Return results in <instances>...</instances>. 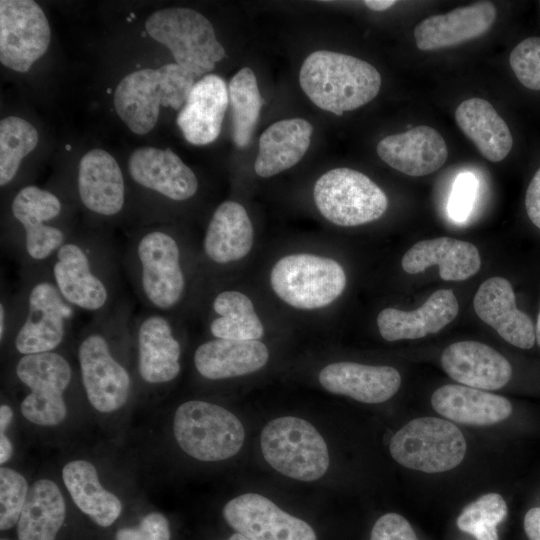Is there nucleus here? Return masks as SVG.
Listing matches in <instances>:
<instances>
[{
  "instance_id": "50",
  "label": "nucleus",
  "mask_w": 540,
  "mask_h": 540,
  "mask_svg": "<svg viewBox=\"0 0 540 540\" xmlns=\"http://www.w3.org/2000/svg\"><path fill=\"white\" fill-rule=\"evenodd\" d=\"M13 417V411L8 405L0 407V433H4Z\"/></svg>"
},
{
  "instance_id": "30",
  "label": "nucleus",
  "mask_w": 540,
  "mask_h": 540,
  "mask_svg": "<svg viewBox=\"0 0 540 540\" xmlns=\"http://www.w3.org/2000/svg\"><path fill=\"white\" fill-rule=\"evenodd\" d=\"M269 352L259 340L212 339L200 344L194 352L197 372L209 380L246 375L261 369Z\"/></svg>"
},
{
  "instance_id": "51",
  "label": "nucleus",
  "mask_w": 540,
  "mask_h": 540,
  "mask_svg": "<svg viewBox=\"0 0 540 540\" xmlns=\"http://www.w3.org/2000/svg\"><path fill=\"white\" fill-rule=\"evenodd\" d=\"M535 334H536V342L538 346L540 347V310H539L537 321H536Z\"/></svg>"
},
{
  "instance_id": "21",
  "label": "nucleus",
  "mask_w": 540,
  "mask_h": 540,
  "mask_svg": "<svg viewBox=\"0 0 540 540\" xmlns=\"http://www.w3.org/2000/svg\"><path fill=\"white\" fill-rule=\"evenodd\" d=\"M377 154L390 167L409 176H425L446 162L448 149L434 128L420 125L379 141Z\"/></svg>"
},
{
  "instance_id": "20",
  "label": "nucleus",
  "mask_w": 540,
  "mask_h": 540,
  "mask_svg": "<svg viewBox=\"0 0 540 540\" xmlns=\"http://www.w3.org/2000/svg\"><path fill=\"white\" fill-rule=\"evenodd\" d=\"M473 306L477 316L508 343L530 349L536 341L532 319L516 307L511 283L503 277H491L478 288Z\"/></svg>"
},
{
  "instance_id": "41",
  "label": "nucleus",
  "mask_w": 540,
  "mask_h": 540,
  "mask_svg": "<svg viewBox=\"0 0 540 540\" xmlns=\"http://www.w3.org/2000/svg\"><path fill=\"white\" fill-rule=\"evenodd\" d=\"M478 187L476 177L470 172L460 173L448 201V214L456 222H463L469 216Z\"/></svg>"
},
{
  "instance_id": "1",
  "label": "nucleus",
  "mask_w": 540,
  "mask_h": 540,
  "mask_svg": "<svg viewBox=\"0 0 540 540\" xmlns=\"http://www.w3.org/2000/svg\"><path fill=\"white\" fill-rule=\"evenodd\" d=\"M47 268L63 298L76 311L96 316L111 310L127 296L121 248L103 233L74 232Z\"/></svg>"
},
{
  "instance_id": "10",
  "label": "nucleus",
  "mask_w": 540,
  "mask_h": 540,
  "mask_svg": "<svg viewBox=\"0 0 540 540\" xmlns=\"http://www.w3.org/2000/svg\"><path fill=\"white\" fill-rule=\"evenodd\" d=\"M260 443L269 465L292 479L314 481L328 469L325 440L311 423L301 418L284 416L268 422Z\"/></svg>"
},
{
  "instance_id": "9",
  "label": "nucleus",
  "mask_w": 540,
  "mask_h": 540,
  "mask_svg": "<svg viewBox=\"0 0 540 540\" xmlns=\"http://www.w3.org/2000/svg\"><path fill=\"white\" fill-rule=\"evenodd\" d=\"M173 431L180 448L201 461L234 456L245 438L243 425L233 413L201 400H190L177 408Z\"/></svg>"
},
{
  "instance_id": "17",
  "label": "nucleus",
  "mask_w": 540,
  "mask_h": 540,
  "mask_svg": "<svg viewBox=\"0 0 540 540\" xmlns=\"http://www.w3.org/2000/svg\"><path fill=\"white\" fill-rule=\"evenodd\" d=\"M223 516L237 533L249 540H317L308 523L260 494L233 498L224 506Z\"/></svg>"
},
{
  "instance_id": "2",
  "label": "nucleus",
  "mask_w": 540,
  "mask_h": 540,
  "mask_svg": "<svg viewBox=\"0 0 540 540\" xmlns=\"http://www.w3.org/2000/svg\"><path fill=\"white\" fill-rule=\"evenodd\" d=\"M133 303L127 295L111 310L92 316L77 342L81 383L89 403L109 413L123 407L130 396L132 378L116 349L130 334Z\"/></svg>"
},
{
  "instance_id": "32",
  "label": "nucleus",
  "mask_w": 540,
  "mask_h": 540,
  "mask_svg": "<svg viewBox=\"0 0 540 540\" xmlns=\"http://www.w3.org/2000/svg\"><path fill=\"white\" fill-rule=\"evenodd\" d=\"M455 120L487 160L500 162L511 151L510 129L487 100L470 98L461 102L455 111Z\"/></svg>"
},
{
  "instance_id": "28",
  "label": "nucleus",
  "mask_w": 540,
  "mask_h": 540,
  "mask_svg": "<svg viewBox=\"0 0 540 540\" xmlns=\"http://www.w3.org/2000/svg\"><path fill=\"white\" fill-rule=\"evenodd\" d=\"M433 409L445 418L466 425L488 426L506 420L510 401L500 395L465 385L447 384L431 397Z\"/></svg>"
},
{
  "instance_id": "3",
  "label": "nucleus",
  "mask_w": 540,
  "mask_h": 540,
  "mask_svg": "<svg viewBox=\"0 0 540 540\" xmlns=\"http://www.w3.org/2000/svg\"><path fill=\"white\" fill-rule=\"evenodd\" d=\"M123 274L142 308L164 314L184 301L188 276L179 238L165 227H148L121 247Z\"/></svg>"
},
{
  "instance_id": "44",
  "label": "nucleus",
  "mask_w": 540,
  "mask_h": 540,
  "mask_svg": "<svg viewBox=\"0 0 540 540\" xmlns=\"http://www.w3.org/2000/svg\"><path fill=\"white\" fill-rule=\"evenodd\" d=\"M525 208L531 222L540 229V168L526 190Z\"/></svg>"
},
{
  "instance_id": "27",
  "label": "nucleus",
  "mask_w": 540,
  "mask_h": 540,
  "mask_svg": "<svg viewBox=\"0 0 540 540\" xmlns=\"http://www.w3.org/2000/svg\"><path fill=\"white\" fill-rule=\"evenodd\" d=\"M401 265L409 274H417L438 265L443 280L463 281L479 271L481 258L472 243L439 237L415 243L402 257Z\"/></svg>"
},
{
  "instance_id": "36",
  "label": "nucleus",
  "mask_w": 540,
  "mask_h": 540,
  "mask_svg": "<svg viewBox=\"0 0 540 540\" xmlns=\"http://www.w3.org/2000/svg\"><path fill=\"white\" fill-rule=\"evenodd\" d=\"M228 94L233 141L237 147L245 148L251 141L263 105L256 76L249 67H243L232 77Z\"/></svg>"
},
{
  "instance_id": "34",
  "label": "nucleus",
  "mask_w": 540,
  "mask_h": 540,
  "mask_svg": "<svg viewBox=\"0 0 540 540\" xmlns=\"http://www.w3.org/2000/svg\"><path fill=\"white\" fill-rule=\"evenodd\" d=\"M66 515L58 486L49 479L34 482L18 520L19 540H55Z\"/></svg>"
},
{
  "instance_id": "19",
  "label": "nucleus",
  "mask_w": 540,
  "mask_h": 540,
  "mask_svg": "<svg viewBox=\"0 0 540 540\" xmlns=\"http://www.w3.org/2000/svg\"><path fill=\"white\" fill-rule=\"evenodd\" d=\"M128 172L137 186L173 202L192 198L199 186L195 173L170 148L135 149Z\"/></svg>"
},
{
  "instance_id": "4",
  "label": "nucleus",
  "mask_w": 540,
  "mask_h": 540,
  "mask_svg": "<svg viewBox=\"0 0 540 540\" xmlns=\"http://www.w3.org/2000/svg\"><path fill=\"white\" fill-rule=\"evenodd\" d=\"M11 294L6 342L20 357L57 351L70 336L76 310L63 298L47 266L20 270Z\"/></svg>"
},
{
  "instance_id": "37",
  "label": "nucleus",
  "mask_w": 540,
  "mask_h": 540,
  "mask_svg": "<svg viewBox=\"0 0 540 540\" xmlns=\"http://www.w3.org/2000/svg\"><path fill=\"white\" fill-rule=\"evenodd\" d=\"M36 128L23 118L8 116L0 122V186L15 179L21 161L38 144Z\"/></svg>"
},
{
  "instance_id": "31",
  "label": "nucleus",
  "mask_w": 540,
  "mask_h": 540,
  "mask_svg": "<svg viewBox=\"0 0 540 540\" xmlns=\"http://www.w3.org/2000/svg\"><path fill=\"white\" fill-rule=\"evenodd\" d=\"M312 125L302 118H290L270 125L260 136L254 170L271 177L296 165L310 145Z\"/></svg>"
},
{
  "instance_id": "38",
  "label": "nucleus",
  "mask_w": 540,
  "mask_h": 540,
  "mask_svg": "<svg viewBox=\"0 0 540 540\" xmlns=\"http://www.w3.org/2000/svg\"><path fill=\"white\" fill-rule=\"evenodd\" d=\"M508 513L503 497L498 493L484 494L468 504L456 520L458 528L476 540H498L497 525Z\"/></svg>"
},
{
  "instance_id": "22",
  "label": "nucleus",
  "mask_w": 540,
  "mask_h": 540,
  "mask_svg": "<svg viewBox=\"0 0 540 540\" xmlns=\"http://www.w3.org/2000/svg\"><path fill=\"white\" fill-rule=\"evenodd\" d=\"M229 103L226 82L216 74H207L195 82L177 116L184 138L193 145L215 141Z\"/></svg>"
},
{
  "instance_id": "47",
  "label": "nucleus",
  "mask_w": 540,
  "mask_h": 540,
  "mask_svg": "<svg viewBox=\"0 0 540 540\" xmlns=\"http://www.w3.org/2000/svg\"><path fill=\"white\" fill-rule=\"evenodd\" d=\"M116 540H149L137 528H122L119 529L115 536Z\"/></svg>"
},
{
  "instance_id": "14",
  "label": "nucleus",
  "mask_w": 540,
  "mask_h": 540,
  "mask_svg": "<svg viewBox=\"0 0 540 540\" xmlns=\"http://www.w3.org/2000/svg\"><path fill=\"white\" fill-rule=\"evenodd\" d=\"M15 374L29 390L20 406L23 416L42 426L61 423L67 413L63 395L73 376L68 359L59 351L21 356Z\"/></svg>"
},
{
  "instance_id": "18",
  "label": "nucleus",
  "mask_w": 540,
  "mask_h": 540,
  "mask_svg": "<svg viewBox=\"0 0 540 540\" xmlns=\"http://www.w3.org/2000/svg\"><path fill=\"white\" fill-rule=\"evenodd\" d=\"M76 192L83 208L100 219H113L122 213L126 185L115 158L99 148L85 153L77 168Z\"/></svg>"
},
{
  "instance_id": "16",
  "label": "nucleus",
  "mask_w": 540,
  "mask_h": 540,
  "mask_svg": "<svg viewBox=\"0 0 540 540\" xmlns=\"http://www.w3.org/2000/svg\"><path fill=\"white\" fill-rule=\"evenodd\" d=\"M51 40L49 22L32 0L0 1V62L24 73L47 51Z\"/></svg>"
},
{
  "instance_id": "35",
  "label": "nucleus",
  "mask_w": 540,
  "mask_h": 540,
  "mask_svg": "<svg viewBox=\"0 0 540 540\" xmlns=\"http://www.w3.org/2000/svg\"><path fill=\"white\" fill-rule=\"evenodd\" d=\"M211 309L216 315L209 323V331L214 338L245 341L263 337V324L252 301L244 293L220 291L212 299Z\"/></svg>"
},
{
  "instance_id": "8",
  "label": "nucleus",
  "mask_w": 540,
  "mask_h": 540,
  "mask_svg": "<svg viewBox=\"0 0 540 540\" xmlns=\"http://www.w3.org/2000/svg\"><path fill=\"white\" fill-rule=\"evenodd\" d=\"M145 28L151 38L170 50L175 63L196 78L207 75L226 55L211 22L193 9L157 10L147 18Z\"/></svg>"
},
{
  "instance_id": "7",
  "label": "nucleus",
  "mask_w": 540,
  "mask_h": 540,
  "mask_svg": "<svg viewBox=\"0 0 540 540\" xmlns=\"http://www.w3.org/2000/svg\"><path fill=\"white\" fill-rule=\"evenodd\" d=\"M195 79L177 63L131 72L115 89V111L130 131L144 135L156 125L161 106L175 110L184 106Z\"/></svg>"
},
{
  "instance_id": "23",
  "label": "nucleus",
  "mask_w": 540,
  "mask_h": 540,
  "mask_svg": "<svg viewBox=\"0 0 540 540\" xmlns=\"http://www.w3.org/2000/svg\"><path fill=\"white\" fill-rule=\"evenodd\" d=\"M496 8L488 1L430 16L414 28L416 46L422 51L451 47L482 36L496 19Z\"/></svg>"
},
{
  "instance_id": "24",
  "label": "nucleus",
  "mask_w": 540,
  "mask_h": 540,
  "mask_svg": "<svg viewBox=\"0 0 540 540\" xmlns=\"http://www.w3.org/2000/svg\"><path fill=\"white\" fill-rule=\"evenodd\" d=\"M444 371L455 381L481 390H497L512 377L509 361L490 346L476 341L449 345L441 355Z\"/></svg>"
},
{
  "instance_id": "11",
  "label": "nucleus",
  "mask_w": 540,
  "mask_h": 540,
  "mask_svg": "<svg viewBox=\"0 0 540 540\" xmlns=\"http://www.w3.org/2000/svg\"><path fill=\"white\" fill-rule=\"evenodd\" d=\"M275 294L303 310L325 307L344 291L346 274L335 260L314 254H291L279 259L270 273Z\"/></svg>"
},
{
  "instance_id": "40",
  "label": "nucleus",
  "mask_w": 540,
  "mask_h": 540,
  "mask_svg": "<svg viewBox=\"0 0 540 540\" xmlns=\"http://www.w3.org/2000/svg\"><path fill=\"white\" fill-rule=\"evenodd\" d=\"M509 62L517 79L531 90H540V37H529L515 46Z\"/></svg>"
},
{
  "instance_id": "15",
  "label": "nucleus",
  "mask_w": 540,
  "mask_h": 540,
  "mask_svg": "<svg viewBox=\"0 0 540 540\" xmlns=\"http://www.w3.org/2000/svg\"><path fill=\"white\" fill-rule=\"evenodd\" d=\"M140 379L149 385L173 381L181 371V342L169 314L142 308L130 324Z\"/></svg>"
},
{
  "instance_id": "5",
  "label": "nucleus",
  "mask_w": 540,
  "mask_h": 540,
  "mask_svg": "<svg viewBox=\"0 0 540 540\" xmlns=\"http://www.w3.org/2000/svg\"><path fill=\"white\" fill-rule=\"evenodd\" d=\"M63 202L52 191L35 185L20 188L10 202L14 223L2 237V248L19 270L47 266L74 233L61 223Z\"/></svg>"
},
{
  "instance_id": "12",
  "label": "nucleus",
  "mask_w": 540,
  "mask_h": 540,
  "mask_svg": "<svg viewBox=\"0 0 540 540\" xmlns=\"http://www.w3.org/2000/svg\"><path fill=\"white\" fill-rule=\"evenodd\" d=\"M466 448L460 429L437 417L411 420L393 435L389 446L397 463L425 473L455 468L463 461Z\"/></svg>"
},
{
  "instance_id": "25",
  "label": "nucleus",
  "mask_w": 540,
  "mask_h": 540,
  "mask_svg": "<svg viewBox=\"0 0 540 540\" xmlns=\"http://www.w3.org/2000/svg\"><path fill=\"white\" fill-rule=\"evenodd\" d=\"M318 379L331 393L369 404L389 400L401 385V376L395 368L355 362L329 364L320 371Z\"/></svg>"
},
{
  "instance_id": "29",
  "label": "nucleus",
  "mask_w": 540,
  "mask_h": 540,
  "mask_svg": "<svg viewBox=\"0 0 540 540\" xmlns=\"http://www.w3.org/2000/svg\"><path fill=\"white\" fill-rule=\"evenodd\" d=\"M253 226L245 208L235 201L222 202L213 212L203 238L205 257L225 265L244 258L253 245Z\"/></svg>"
},
{
  "instance_id": "46",
  "label": "nucleus",
  "mask_w": 540,
  "mask_h": 540,
  "mask_svg": "<svg viewBox=\"0 0 540 540\" xmlns=\"http://www.w3.org/2000/svg\"><path fill=\"white\" fill-rule=\"evenodd\" d=\"M524 530L529 540H540V507L527 511L524 517Z\"/></svg>"
},
{
  "instance_id": "52",
  "label": "nucleus",
  "mask_w": 540,
  "mask_h": 540,
  "mask_svg": "<svg viewBox=\"0 0 540 540\" xmlns=\"http://www.w3.org/2000/svg\"><path fill=\"white\" fill-rule=\"evenodd\" d=\"M226 540H249L248 538H246L245 536H243L242 534L240 533H235L233 534L231 537H229L228 539Z\"/></svg>"
},
{
  "instance_id": "42",
  "label": "nucleus",
  "mask_w": 540,
  "mask_h": 540,
  "mask_svg": "<svg viewBox=\"0 0 540 540\" xmlns=\"http://www.w3.org/2000/svg\"><path fill=\"white\" fill-rule=\"evenodd\" d=\"M369 540H418V538L407 519L397 513H387L376 521Z\"/></svg>"
},
{
  "instance_id": "45",
  "label": "nucleus",
  "mask_w": 540,
  "mask_h": 540,
  "mask_svg": "<svg viewBox=\"0 0 540 540\" xmlns=\"http://www.w3.org/2000/svg\"><path fill=\"white\" fill-rule=\"evenodd\" d=\"M11 320V294L4 287L1 288L0 297V343H6Z\"/></svg>"
},
{
  "instance_id": "33",
  "label": "nucleus",
  "mask_w": 540,
  "mask_h": 540,
  "mask_svg": "<svg viewBox=\"0 0 540 540\" xmlns=\"http://www.w3.org/2000/svg\"><path fill=\"white\" fill-rule=\"evenodd\" d=\"M62 478L74 503L96 524L108 527L119 517L122 504L114 494L102 487L92 463L71 461L64 466Z\"/></svg>"
},
{
  "instance_id": "49",
  "label": "nucleus",
  "mask_w": 540,
  "mask_h": 540,
  "mask_svg": "<svg viewBox=\"0 0 540 540\" xmlns=\"http://www.w3.org/2000/svg\"><path fill=\"white\" fill-rule=\"evenodd\" d=\"M397 1L394 0H366L364 4L373 11L382 12L393 7Z\"/></svg>"
},
{
  "instance_id": "39",
  "label": "nucleus",
  "mask_w": 540,
  "mask_h": 540,
  "mask_svg": "<svg viewBox=\"0 0 540 540\" xmlns=\"http://www.w3.org/2000/svg\"><path fill=\"white\" fill-rule=\"evenodd\" d=\"M26 479L17 471L0 469V529L7 530L19 520L28 495Z\"/></svg>"
},
{
  "instance_id": "26",
  "label": "nucleus",
  "mask_w": 540,
  "mask_h": 540,
  "mask_svg": "<svg viewBox=\"0 0 540 540\" xmlns=\"http://www.w3.org/2000/svg\"><path fill=\"white\" fill-rule=\"evenodd\" d=\"M458 311L454 292L440 289L414 311L383 309L377 316V325L380 335L387 341L419 339L439 332L455 319Z\"/></svg>"
},
{
  "instance_id": "43",
  "label": "nucleus",
  "mask_w": 540,
  "mask_h": 540,
  "mask_svg": "<svg viewBox=\"0 0 540 540\" xmlns=\"http://www.w3.org/2000/svg\"><path fill=\"white\" fill-rule=\"evenodd\" d=\"M138 529L149 540H169L170 530L167 519L160 513H149L141 520Z\"/></svg>"
},
{
  "instance_id": "13",
  "label": "nucleus",
  "mask_w": 540,
  "mask_h": 540,
  "mask_svg": "<svg viewBox=\"0 0 540 540\" xmlns=\"http://www.w3.org/2000/svg\"><path fill=\"white\" fill-rule=\"evenodd\" d=\"M313 195L319 212L343 227L375 221L388 207L383 190L365 174L350 168L324 173L315 182Z\"/></svg>"
},
{
  "instance_id": "6",
  "label": "nucleus",
  "mask_w": 540,
  "mask_h": 540,
  "mask_svg": "<svg viewBox=\"0 0 540 540\" xmlns=\"http://www.w3.org/2000/svg\"><path fill=\"white\" fill-rule=\"evenodd\" d=\"M299 82L319 108L341 116L373 100L381 75L370 63L351 55L318 50L303 62Z\"/></svg>"
},
{
  "instance_id": "48",
  "label": "nucleus",
  "mask_w": 540,
  "mask_h": 540,
  "mask_svg": "<svg viewBox=\"0 0 540 540\" xmlns=\"http://www.w3.org/2000/svg\"><path fill=\"white\" fill-rule=\"evenodd\" d=\"M12 443L5 435V433H0V463L4 464L7 462L12 455Z\"/></svg>"
}]
</instances>
